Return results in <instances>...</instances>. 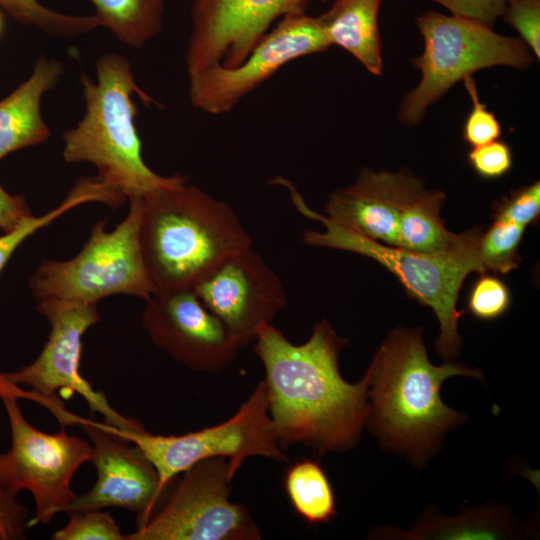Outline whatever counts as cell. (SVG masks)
Masks as SVG:
<instances>
[{"label": "cell", "mask_w": 540, "mask_h": 540, "mask_svg": "<svg viewBox=\"0 0 540 540\" xmlns=\"http://www.w3.org/2000/svg\"><path fill=\"white\" fill-rule=\"evenodd\" d=\"M33 216L24 196L11 195L0 185V228L9 232Z\"/></svg>", "instance_id": "cell-35"}, {"label": "cell", "mask_w": 540, "mask_h": 540, "mask_svg": "<svg viewBox=\"0 0 540 540\" xmlns=\"http://www.w3.org/2000/svg\"><path fill=\"white\" fill-rule=\"evenodd\" d=\"M101 26L122 43L141 48L163 27L164 0H91Z\"/></svg>", "instance_id": "cell-21"}, {"label": "cell", "mask_w": 540, "mask_h": 540, "mask_svg": "<svg viewBox=\"0 0 540 540\" xmlns=\"http://www.w3.org/2000/svg\"><path fill=\"white\" fill-rule=\"evenodd\" d=\"M63 71L58 60L40 57L30 77L0 100V160L14 151L44 143L50 137L40 104L42 96L58 83Z\"/></svg>", "instance_id": "cell-18"}, {"label": "cell", "mask_w": 540, "mask_h": 540, "mask_svg": "<svg viewBox=\"0 0 540 540\" xmlns=\"http://www.w3.org/2000/svg\"><path fill=\"white\" fill-rule=\"evenodd\" d=\"M105 203L112 208L122 204L121 195L104 184L98 176L79 179L65 199L54 209L41 216H31L12 231L0 236V273L14 251L32 234L81 204Z\"/></svg>", "instance_id": "cell-23"}, {"label": "cell", "mask_w": 540, "mask_h": 540, "mask_svg": "<svg viewBox=\"0 0 540 540\" xmlns=\"http://www.w3.org/2000/svg\"><path fill=\"white\" fill-rule=\"evenodd\" d=\"M526 227L504 221H493L486 232H480L476 255L482 273L507 274L518 268V250Z\"/></svg>", "instance_id": "cell-25"}, {"label": "cell", "mask_w": 540, "mask_h": 540, "mask_svg": "<svg viewBox=\"0 0 540 540\" xmlns=\"http://www.w3.org/2000/svg\"><path fill=\"white\" fill-rule=\"evenodd\" d=\"M0 399L11 431L10 449L0 454V483L14 495L31 492L35 513L29 528L48 524L75 499L71 481L84 463L91 462V443L69 435L64 426L56 434L33 427L22 414L18 398L1 382Z\"/></svg>", "instance_id": "cell-10"}, {"label": "cell", "mask_w": 540, "mask_h": 540, "mask_svg": "<svg viewBox=\"0 0 540 540\" xmlns=\"http://www.w3.org/2000/svg\"><path fill=\"white\" fill-rule=\"evenodd\" d=\"M36 310L50 325L43 349L31 364L0 373V377L14 385L30 387L28 393L42 398L59 397L58 392H66V397L77 393L93 414L103 416L104 423L121 430L144 429L138 420L117 412L80 373L83 335L100 321L97 304L45 298L37 300Z\"/></svg>", "instance_id": "cell-11"}, {"label": "cell", "mask_w": 540, "mask_h": 540, "mask_svg": "<svg viewBox=\"0 0 540 540\" xmlns=\"http://www.w3.org/2000/svg\"><path fill=\"white\" fill-rule=\"evenodd\" d=\"M415 25L424 48L411 62L421 79L398 112L399 121L408 127L418 125L429 106L466 76L494 66L524 70L536 60L519 36L501 35L480 21L428 10L416 17Z\"/></svg>", "instance_id": "cell-6"}, {"label": "cell", "mask_w": 540, "mask_h": 540, "mask_svg": "<svg viewBox=\"0 0 540 540\" xmlns=\"http://www.w3.org/2000/svg\"><path fill=\"white\" fill-rule=\"evenodd\" d=\"M540 215V182L522 186L497 201L493 220L512 222L527 227L534 224Z\"/></svg>", "instance_id": "cell-30"}, {"label": "cell", "mask_w": 540, "mask_h": 540, "mask_svg": "<svg viewBox=\"0 0 540 540\" xmlns=\"http://www.w3.org/2000/svg\"><path fill=\"white\" fill-rule=\"evenodd\" d=\"M280 19L239 65L214 64L187 71L189 98L196 109L227 113L286 63L331 46L319 17L303 13Z\"/></svg>", "instance_id": "cell-12"}, {"label": "cell", "mask_w": 540, "mask_h": 540, "mask_svg": "<svg viewBox=\"0 0 540 540\" xmlns=\"http://www.w3.org/2000/svg\"><path fill=\"white\" fill-rule=\"evenodd\" d=\"M28 528V508L0 483V539H25Z\"/></svg>", "instance_id": "cell-33"}, {"label": "cell", "mask_w": 540, "mask_h": 540, "mask_svg": "<svg viewBox=\"0 0 540 540\" xmlns=\"http://www.w3.org/2000/svg\"><path fill=\"white\" fill-rule=\"evenodd\" d=\"M501 18L518 32V36L539 60L540 0H505Z\"/></svg>", "instance_id": "cell-31"}, {"label": "cell", "mask_w": 540, "mask_h": 540, "mask_svg": "<svg viewBox=\"0 0 540 540\" xmlns=\"http://www.w3.org/2000/svg\"><path fill=\"white\" fill-rule=\"evenodd\" d=\"M511 304L510 291L498 277L481 273L467 301L468 310L478 319L494 320L507 312Z\"/></svg>", "instance_id": "cell-28"}, {"label": "cell", "mask_w": 540, "mask_h": 540, "mask_svg": "<svg viewBox=\"0 0 540 540\" xmlns=\"http://www.w3.org/2000/svg\"><path fill=\"white\" fill-rule=\"evenodd\" d=\"M47 409L61 426L75 425L88 435L92 459L97 470L93 487L76 495L66 514L117 507L134 512L137 526L150 516L159 500V477L153 464L132 443L115 436L97 421L67 411L63 402H55Z\"/></svg>", "instance_id": "cell-13"}, {"label": "cell", "mask_w": 540, "mask_h": 540, "mask_svg": "<svg viewBox=\"0 0 540 540\" xmlns=\"http://www.w3.org/2000/svg\"><path fill=\"white\" fill-rule=\"evenodd\" d=\"M0 9L21 24L57 37L82 36L101 26L95 14H65L44 6L39 0H0Z\"/></svg>", "instance_id": "cell-24"}, {"label": "cell", "mask_w": 540, "mask_h": 540, "mask_svg": "<svg viewBox=\"0 0 540 540\" xmlns=\"http://www.w3.org/2000/svg\"><path fill=\"white\" fill-rule=\"evenodd\" d=\"M445 194L420 187L404 204L398 230V246L419 253H440L461 246L468 230L453 234L444 226L441 208Z\"/></svg>", "instance_id": "cell-20"}, {"label": "cell", "mask_w": 540, "mask_h": 540, "mask_svg": "<svg viewBox=\"0 0 540 540\" xmlns=\"http://www.w3.org/2000/svg\"><path fill=\"white\" fill-rule=\"evenodd\" d=\"M366 372L373 431L385 446L420 462L464 420L442 402L443 382L458 375L482 378L481 371L460 363L431 364L421 330L404 327L387 336Z\"/></svg>", "instance_id": "cell-3"}, {"label": "cell", "mask_w": 540, "mask_h": 540, "mask_svg": "<svg viewBox=\"0 0 540 540\" xmlns=\"http://www.w3.org/2000/svg\"><path fill=\"white\" fill-rule=\"evenodd\" d=\"M176 476L148 519L125 540H260L248 509L230 500L229 461L205 459Z\"/></svg>", "instance_id": "cell-9"}, {"label": "cell", "mask_w": 540, "mask_h": 540, "mask_svg": "<svg viewBox=\"0 0 540 540\" xmlns=\"http://www.w3.org/2000/svg\"><path fill=\"white\" fill-rule=\"evenodd\" d=\"M436 2L452 15L480 21L493 28L496 20L501 17L505 0H430Z\"/></svg>", "instance_id": "cell-34"}, {"label": "cell", "mask_w": 540, "mask_h": 540, "mask_svg": "<svg viewBox=\"0 0 540 540\" xmlns=\"http://www.w3.org/2000/svg\"><path fill=\"white\" fill-rule=\"evenodd\" d=\"M504 520L497 511L481 510L423 523L410 535L445 539L499 538L508 533L509 528Z\"/></svg>", "instance_id": "cell-26"}, {"label": "cell", "mask_w": 540, "mask_h": 540, "mask_svg": "<svg viewBox=\"0 0 540 540\" xmlns=\"http://www.w3.org/2000/svg\"><path fill=\"white\" fill-rule=\"evenodd\" d=\"M192 290L240 350L254 343L287 304L280 278L252 247L226 258Z\"/></svg>", "instance_id": "cell-14"}, {"label": "cell", "mask_w": 540, "mask_h": 540, "mask_svg": "<svg viewBox=\"0 0 540 540\" xmlns=\"http://www.w3.org/2000/svg\"><path fill=\"white\" fill-rule=\"evenodd\" d=\"M139 200L140 247L154 295L192 289L226 258L253 245L231 206L187 182Z\"/></svg>", "instance_id": "cell-2"}, {"label": "cell", "mask_w": 540, "mask_h": 540, "mask_svg": "<svg viewBox=\"0 0 540 540\" xmlns=\"http://www.w3.org/2000/svg\"><path fill=\"white\" fill-rule=\"evenodd\" d=\"M347 340L318 321L303 344L290 342L272 324L254 342L265 377L268 413L280 446L301 444L320 455L353 448L368 421L369 375L343 379L338 355Z\"/></svg>", "instance_id": "cell-1"}, {"label": "cell", "mask_w": 540, "mask_h": 540, "mask_svg": "<svg viewBox=\"0 0 540 540\" xmlns=\"http://www.w3.org/2000/svg\"><path fill=\"white\" fill-rule=\"evenodd\" d=\"M4 27H5V21H4V16H3V13L0 9V38L3 34V31H4Z\"/></svg>", "instance_id": "cell-36"}, {"label": "cell", "mask_w": 540, "mask_h": 540, "mask_svg": "<svg viewBox=\"0 0 540 540\" xmlns=\"http://www.w3.org/2000/svg\"><path fill=\"white\" fill-rule=\"evenodd\" d=\"M68 516V523L53 534V540H125V535L107 512L89 510Z\"/></svg>", "instance_id": "cell-27"}, {"label": "cell", "mask_w": 540, "mask_h": 540, "mask_svg": "<svg viewBox=\"0 0 540 540\" xmlns=\"http://www.w3.org/2000/svg\"><path fill=\"white\" fill-rule=\"evenodd\" d=\"M289 191L293 204L303 215L319 220L325 231L307 230L303 242L310 246L329 247L367 256L395 275L407 293L436 314L440 334L435 342L436 351L444 359L458 356L462 339L458 321L463 311L457 310V299L465 278L472 272L482 273L476 255L480 230H468L464 243L440 253H419L389 246L349 233L312 211L297 189Z\"/></svg>", "instance_id": "cell-5"}, {"label": "cell", "mask_w": 540, "mask_h": 540, "mask_svg": "<svg viewBox=\"0 0 540 540\" xmlns=\"http://www.w3.org/2000/svg\"><path fill=\"white\" fill-rule=\"evenodd\" d=\"M141 323L154 345L197 372L221 371L240 351L192 289L152 295Z\"/></svg>", "instance_id": "cell-16"}, {"label": "cell", "mask_w": 540, "mask_h": 540, "mask_svg": "<svg viewBox=\"0 0 540 540\" xmlns=\"http://www.w3.org/2000/svg\"><path fill=\"white\" fill-rule=\"evenodd\" d=\"M468 161L476 174L485 179H496L507 174L513 166L511 147L504 141L495 140L472 147Z\"/></svg>", "instance_id": "cell-32"}, {"label": "cell", "mask_w": 540, "mask_h": 540, "mask_svg": "<svg viewBox=\"0 0 540 540\" xmlns=\"http://www.w3.org/2000/svg\"><path fill=\"white\" fill-rule=\"evenodd\" d=\"M326 2L328 0H320ZM310 0H194L187 71L213 64L233 68L287 15L303 14Z\"/></svg>", "instance_id": "cell-15"}, {"label": "cell", "mask_w": 540, "mask_h": 540, "mask_svg": "<svg viewBox=\"0 0 540 540\" xmlns=\"http://www.w3.org/2000/svg\"><path fill=\"white\" fill-rule=\"evenodd\" d=\"M462 81L472 102V109L467 115L462 128L464 142L475 147L498 140L501 135L500 123L495 114L480 101L478 89L472 75L466 76Z\"/></svg>", "instance_id": "cell-29"}, {"label": "cell", "mask_w": 540, "mask_h": 540, "mask_svg": "<svg viewBox=\"0 0 540 540\" xmlns=\"http://www.w3.org/2000/svg\"><path fill=\"white\" fill-rule=\"evenodd\" d=\"M99 425L142 451L158 473L160 497L173 478L205 459L227 458L233 477L249 457L261 456L278 462L287 461L268 413L263 380L233 416L198 431L181 435H155L145 428L121 430L104 422H99Z\"/></svg>", "instance_id": "cell-8"}, {"label": "cell", "mask_w": 540, "mask_h": 540, "mask_svg": "<svg viewBox=\"0 0 540 540\" xmlns=\"http://www.w3.org/2000/svg\"><path fill=\"white\" fill-rule=\"evenodd\" d=\"M129 202L126 217L111 231L105 230V220H99L73 258L41 262L29 278L36 300L97 304L112 295L146 301L155 294L140 247V200Z\"/></svg>", "instance_id": "cell-7"}, {"label": "cell", "mask_w": 540, "mask_h": 540, "mask_svg": "<svg viewBox=\"0 0 540 540\" xmlns=\"http://www.w3.org/2000/svg\"><path fill=\"white\" fill-rule=\"evenodd\" d=\"M422 186L407 172L364 168L354 183L329 195L325 217L349 233L397 247L402 208Z\"/></svg>", "instance_id": "cell-17"}, {"label": "cell", "mask_w": 540, "mask_h": 540, "mask_svg": "<svg viewBox=\"0 0 540 540\" xmlns=\"http://www.w3.org/2000/svg\"><path fill=\"white\" fill-rule=\"evenodd\" d=\"M284 487L293 509L303 520L326 523L336 515L335 495L319 463L301 460L290 466Z\"/></svg>", "instance_id": "cell-22"}, {"label": "cell", "mask_w": 540, "mask_h": 540, "mask_svg": "<svg viewBox=\"0 0 540 540\" xmlns=\"http://www.w3.org/2000/svg\"><path fill=\"white\" fill-rule=\"evenodd\" d=\"M81 82L86 108L76 127L63 134L66 162L93 164L100 180L128 200L188 181L178 173L162 176L145 163L132 96L138 95L146 106L158 102L137 85L125 57L103 55L96 63V81L83 74Z\"/></svg>", "instance_id": "cell-4"}, {"label": "cell", "mask_w": 540, "mask_h": 540, "mask_svg": "<svg viewBox=\"0 0 540 540\" xmlns=\"http://www.w3.org/2000/svg\"><path fill=\"white\" fill-rule=\"evenodd\" d=\"M382 0H336L319 17L331 45L353 55L375 76L384 65L378 14Z\"/></svg>", "instance_id": "cell-19"}]
</instances>
